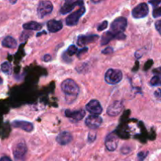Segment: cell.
<instances>
[{"label": "cell", "instance_id": "cell-19", "mask_svg": "<svg viewBox=\"0 0 161 161\" xmlns=\"http://www.w3.org/2000/svg\"><path fill=\"white\" fill-rule=\"evenodd\" d=\"M42 25L41 24L36 21H30L25 23L23 25V28L26 30H34V31H39L42 28Z\"/></svg>", "mask_w": 161, "mask_h": 161}, {"label": "cell", "instance_id": "cell-15", "mask_svg": "<svg viewBox=\"0 0 161 161\" xmlns=\"http://www.w3.org/2000/svg\"><path fill=\"white\" fill-rule=\"evenodd\" d=\"M98 36L96 35H91V36H79L78 40H77V44L80 47L86 45L91 42H94L98 39Z\"/></svg>", "mask_w": 161, "mask_h": 161}, {"label": "cell", "instance_id": "cell-23", "mask_svg": "<svg viewBox=\"0 0 161 161\" xmlns=\"http://www.w3.org/2000/svg\"><path fill=\"white\" fill-rule=\"evenodd\" d=\"M76 52H77L76 47H75V46H73V45L70 46L67 50V53H68V55H69V56H72V55L75 54Z\"/></svg>", "mask_w": 161, "mask_h": 161}, {"label": "cell", "instance_id": "cell-4", "mask_svg": "<svg viewBox=\"0 0 161 161\" xmlns=\"http://www.w3.org/2000/svg\"><path fill=\"white\" fill-rule=\"evenodd\" d=\"M85 11H86V9H85L84 6H81L78 10H76L74 13H72L66 18V25H69V26H75V25H76L78 24L79 20H80V17L84 14Z\"/></svg>", "mask_w": 161, "mask_h": 161}, {"label": "cell", "instance_id": "cell-6", "mask_svg": "<svg viewBox=\"0 0 161 161\" xmlns=\"http://www.w3.org/2000/svg\"><path fill=\"white\" fill-rule=\"evenodd\" d=\"M53 10V4L50 1H41L38 6V15L40 18L46 17Z\"/></svg>", "mask_w": 161, "mask_h": 161}, {"label": "cell", "instance_id": "cell-26", "mask_svg": "<svg viewBox=\"0 0 161 161\" xmlns=\"http://www.w3.org/2000/svg\"><path fill=\"white\" fill-rule=\"evenodd\" d=\"M161 15V11L160 6H157L155 9L153 10V17H159Z\"/></svg>", "mask_w": 161, "mask_h": 161}, {"label": "cell", "instance_id": "cell-14", "mask_svg": "<svg viewBox=\"0 0 161 161\" xmlns=\"http://www.w3.org/2000/svg\"><path fill=\"white\" fill-rule=\"evenodd\" d=\"M56 140L58 144L61 145V146H65L72 142V135L70 132L63 131L58 135Z\"/></svg>", "mask_w": 161, "mask_h": 161}, {"label": "cell", "instance_id": "cell-18", "mask_svg": "<svg viewBox=\"0 0 161 161\" xmlns=\"http://www.w3.org/2000/svg\"><path fill=\"white\" fill-rule=\"evenodd\" d=\"M2 44L3 47H6V48H15L17 47V41L11 36H7V37L4 38Z\"/></svg>", "mask_w": 161, "mask_h": 161}, {"label": "cell", "instance_id": "cell-17", "mask_svg": "<svg viewBox=\"0 0 161 161\" xmlns=\"http://www.w3.org/2000/svg\"><path fill=\"white\" fill-rule=\"evenodd\" d=\"M63 25L61 21L57 20H50L47 22V28L51 33L58 32L62 28Z\"/></svg>", "mask_w": 161, "mask_h": 161}, {"label": "cell", "instance_id": "cell-12", "mask_svg": "<svg viewBox=\"0 0 161 161\" xmlns=\"http://www.w3.org/2000/svg\"><path fill=\"white\" fill-rule=\"evenodd\" d=\"M85 124L89 128L97 129L102 124V119L99 116H94L91 115L86 119Z\"/></svg>", "mask_w": 161, "mask_h": 161}, {"label": "cell", "instance_id": "cell-7", "mask_svg": "<svg viewBox=\"0 0 161 161\" xmlns=\"http://www.w3.org/2000/svg\"><path fill=\"white\" fill-rule=\"evenodd\" d=\"M149 14V7L146 3H140L132 10V16L136 19L143 18Z\"/></svg>", "mask_w": 161, "mask_h": 161}, {"label": "cell", "instance_id": "cell-31", "mask_svg": "<svg viewBox=\"0 0 161 161\" xmlns=\"http://www.w3.org/2000/svg\"><path fill=\"white\" fill-rule=\"evenodd\" d=\"M160 90H158L157 91V93H155V96H157V97H158V99H160Z\"/></svg>", "mask_w": 161, "mask_h": 161}, {"label": "cell", "instance_id": "cell-16", "mask_svg": "<svg viewBox=\"0 0 161 161\" xmlns=\"http://www.w3.org/2000/svg\"><path fill=\"white\" fill-rule=\"evenodd\" d=\"M13 125L14 127H17V128L23 129L24 130L28 132H31L33 130V124L27 121H22V120H16L14 121Z\"/></svg>", "mask_w": 161, "mask_h": 161}, {"label": "cell", "instance_id": "cell-28", "mask_svg": "<svg viewBox=\"0 0 161 161\" xmlns=\"http://www.w3.org/2000/svg\"><path fill=\"white\" fill-rule=\"evenodd\" d=\"M102 53H105V54L113 53V48H111V47H108V48H106L105 50H104V51H102Z\"/></svg>", "mask_w": 161, "mask_h": 161}, {"label": "cell", "instance_id": "cell-8", "mask_svg": "<svg viewBox=\"0 0 161 161\" xmlns=\"http://www.w3.org/2000/svg\"><path fill=\"white\" fill-rule=\"evenodd\" d=\"M123 108H124V103L121 101H115L108 107L107 113L108 116H116L121 113Z\"/></svg>", "mask_w": 161, "mask_h": 161}, {"label": "cell", "instance_id": "cell-32", "mask_svg": "<svg viewBox=\"0 0 161 161\" xmlns=\"http://www.w3.org/2000/svg\"><path fill=\"white\" fill-rule=\"evenodd\" d=\"M3 83V80H2V78L0 77V84H2Z\"/></svg>", "mask_w": 161, "mask_h": 161}, {"label": "cell", "instance_id": "cell-30", "mask_svg": "<svg viewBox=\"0 0 161 161\" xmlns=\"http://www.w3.org/2000/svg\"><path fill=\"white\" fill-rule=\"evenodd\" d=\"M0 161H12L11 159L8 157H3L0 159Z\"/></svg>", "mask_w": 161, "mask_h": 161}, {"label": "cell", "instance_id": "cell-27", "mask_svg": "<svg viewBox=\"0 0 161 161\" xmlns=\"http://www.w3.org/2000/svg\"><path fill=\"white\" fill-rule=\"evenodd\" d=\"M161 20H158L157 22H156V28H157V30L158 31L159 33H160L161 31Z\"/></svg>", "mask_w": 161, "mask_h": 161}, {"label": "cell", "instance_id": "cell-22", "mask_svg": "<svg viewBox=\"0 0 161 161\" xmlns=\"http://www.w3.org/2000/svg\"><path fill=\"white\" fill-rule=\"evenodd\" d=\"M160 84V78L159 75H154L150 80V85L151 86H159Z\"/></svg>", "mask_w": 161, "mask_h": 161}, {"label": "cell", "instance_id": "cell-1", "mask_svg": "<svg viewBox=\"0 0 161 161\" xmlns=\"http://www.w3.org/2000/svg\"><path fill=\"white\" fill-rule=\"evenodd\" d=\"M127 25V20L125 17H118L115 19L111 25V32L116 39H124L125 36L123 34Z\"/></svg>", "mask_w": 161, "mask_h": 161}, {"label": "cell", "instance_id": "cell-24", "mask_svg": "<svg viewBox=\"0 0 161 161\" xmlns=\"http://www.w3.org/2000/svg\"><path fill=\"white\" fill-rule=\"evenodd\" d=\"M107 26H108V22L103 21L102 23H101L100 25H98L97 30H98V31H103V30H105V28H107Z\"/></svg>", "mask_w": 161, "mask_h": 161}, {"label": "cell", "instance_id": "cell-5", "mask_svg": "<svg viewBox=\"0 0 161 161\" xmlns=\"http://www.w3.org/2000/svg\"><path fill=\"white\" fill-rule=\"evenodd\" d=\"M27 153V146L25 142L17 143L14 149V156L16 161H24Z\"/></svg>", "mask_w": 161, "mask_h": 161}, {"label": "cell", "instance_id": "cell-2", "mask_svg": "<svg viewBox=\"0 0 161 161\" xmlns=\"http://www.w3.org/2000/svg\"><path fill=\"white\" fill-rule=\"evenodd\" d=\"M61 90L66 96L72 98H75L80 92V87L74 80L71 79L64 80L61 85Z\"/></svg>", "mask_w": 161, "mask_h": 161}, {"label": "cell", "instance_id": "cell-9", "mask_svg": "<svg viewBox=\"0 0 161 161\" xmlns=\"http://www.w3.org/2000/svg\"><path fill=\"white\" fill-rule=\"evenodd\" d=\"M86 109L94 116H99L102 113V107L97 100H91L86 105Z\"/></svg>", "mask_w": 161, "mask_h": 161}, {"label": "cell", "instance_id": "cell-3", "mask_svg": "<svg viewBox=\"0 0 161 161\" xmlns=\"http://www.w3.org/2000/svg\"><path fill=\"white\" fill-rule=\"evenodd\" d=\"M123 79V73L119 69H109L105 75V80L107 83L115 85L119 83Z\"/></svg>", "mask_w": 161, "mask_h": 161}, {"label": "cell", "instance_id": "cell-13", "mask_svg": "<svg viewBox=\"0 0 161 161\" xmlns=\"http://www.w3.org/2000/svg\"><path fill=\"white\" fill-rule=\"evenodd\" d=\"M65 116L71 119V120L74 123L79 122L85 116V112L83 109L77 110V111H70V110H66Z\"/></svg>", "mask_w": 161, "mask_h": 161}, {"label": "cell", "instance_id": "cell-29", "mask_svg": "<svg viewBox=\"0 0 161 161\" xmlns=\"http://www.w3.org/2000/svg\"><path fill=\"white\" fill-rule=\"evenodd\" d=\"M43 61H51V56H50V55H45V56L43 57Z\"/></svg>", "mask_w": 161, "mask_h": 161}, {"label": "cell", "instance_id": "cell-20", "mask_svg": "<svg viewBox=\"0 0 161 161\" xmlns=\"http://www.w3.org/2000/svg\"><path fill=\"white\" fill-rule=\"evenodd\" d=\"M114 38L115 36L111 32V31H107V32H105V34H103V36H102L101 43H102V46L106 45V44H108V42H109L112 39H114Z\"/></svg>", "mask_w": 161, "mask_h": 161}, {"label": "cell", "instance_id": "cell-21", "mask_svg": "<svg viewBox=\"0 0 161 161\" xmlns=\"http://www.w3.org/2000/svg\"><path fill=\"white\" fill-rule=\"evenodd\" d=\"M1 69L3 72H4L5 74L9 75L11 73V64L9 62H7V61H6V62L2 64Z\"/></svg>", "mask_w": 161, "mask_h": 161}, {"label": "cell", "instance_id": "cell-25", "mask_svg": "<svg viewBox=\"0 0 161 161\" xmlns=\"http://www.w3.org/2000/svg\"><path fill=\"white\" fill-rule=\"evenodd\" d=\"M148 154V152H141L138 153V161H143L144 160V159L146 158V156H147Z\"/></svg>", "mask_w": 161, "mask_h": 161}, {"label": "cell", "instance_id": "cell-10", "mask_svg": "<svg viewBox=\"0 0 161 161\" xmlns=\"http://www.w3.org/2000/svg\"><path fill=\"white\" fill-rule=\"evenodd\" d=\"M105 146L108 151H115L118 146L119 138L115 134H109L105 138Z\"/></svg>", "mask_w": 161, "mask_h": 161}, {"label": "cell", "instance_id": "cell-11", "mask_svg": "<svg viewBox=\"0 0 161 161\" xmlns=\"http://www.w3.org/2000/svg\"><path fill=\"white\" fill-rule=\"evenodd\" d=\"M83 1H73V0H69L64 3L62 7L60 9V13L62 14H66L68 13H70L74 8L76 6H83Z\"/></svg>", "mask_w": 161, "mask_h": 161}]
</instances>
